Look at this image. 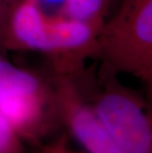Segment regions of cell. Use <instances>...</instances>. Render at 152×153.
Instances as JSON below:
<instances>
[{
  "label": "cell",
  "mask_w": 152,
  "mask_h": 153,
  "mask_svg": "<svg viewBox=\"0 0 152 153\" xmlns=\"http://www.w3.org/2000/svg\"><path fill=\"white\" fill-rule=\"evenodd\" d=\"M98 38V55L116 74L152 82V0H119Z\"/></svg>",
  "instance_id": "1"
},
{
  "label": "cell",
  "mask_w": 152,
  "mask_h": 153,
  "mask_svg": "<svg viewBox=\"0 0 152 153\" xmlns=\"http://www.w3.org/2000/svg\"><path fill=\"white\" fill-rule=\"evenodd\" d=\"M105 67L103 85L90 107L125 153H152V114L134 91Z\"/></svg>",
  "instance_id": "2"
},
{
  "label": "cell",
  "mask_w": 152,
  "mask_h": 153,
  "mask_svg": "<svg viewBox=\"0 0 152 153\" xmlns=\"http://www.w3.org/2000/svg\"><path fill=\"white\" fill-rule=\"evenodd\" d=\"M44 98L38 77L0 59V114L16 131L38 125L44 113Z\"/></svg>",
  "instance_id": "3"
},
{
  "label": "cell",
  "mask_w": 152,
  "mask_h": 153,
  "mask_svg": "<svg viewBox=\"0 0 152 153\" xmlns=\"http://www.w3.org/2000/svg\"><path fill=\"white\" fill-rule=\"evenodd\" d=\"M57 101L71 132L89 153H125L82 99L70 76L59 75Z\"/></svg>",
  "instance_id": "4"
},
{
  "label": "cell",
  "mask_w": 152,
  "mask_h": 153,
  "mask_svg": "<svg viewBox=\"0 0 152 153\" xmlns=\"http://www.w3.org/2000/svg\"><path fill=\"white\" fill-rule=\"evenodd\" d=\"M47 22L33 0H18L9 16L2 44L14 50L44 51Z\"/></svg>",
  "instance_id": "5"
},
{
  "label": "cell",
  "mask_w": 152,
  "mask_h": 153,
  "mask_svg": "<svg viewBox=\"0 0 152 153\" xmlns=\"http://www.w3.org/2000/svg\"><path fill=\"white\" fill-rule=\"evenodd\" d=\"M109 15L108 0H67L63 14L101 29Z\"/></svg>",
  "instance_id": "6"
},
{
  "label": "cell",
  "mask_w": 152,
  "mask_h": 153,
  "mask_svg": "<svg viewBox=\"0 0 152 153\" xmlns=\"http://www.w3.org/2000/svg\"><path fill=\"white\" fill-rule=\"evenodd\" d=\"M15 131L10 122L0 114V153H12L15 150Z\"/></svg>",
  "instance_id": "7"
},
{
  "label": "cell",
  "mask_w": 152,
  "mask_h": 153,
  "mask_svg": "<svg viewBox=\"0 0 152 153\" xmlns=\"http://www.w3.org/2000/svg\"><path fill=\"white\" fill-rule=\"evenodd\" d=\"M47 17L63 16L67 0H33Z\"/></svg>",
  "instance_id": "8"
},
{
  "label": "cell",
  "mask_w": 152,
  "mask_h": 153,
  "mask_svg": "<svg viewBox=\"0 0 152 153\" xmlns=\"http://www.w3.org/2000/svg\"><path fill=\"white\" fill-rule=\"evenodd\" d=\"M13 9V8H12ZM12 9H9L5 6L0 4V43H3L7 24L9 20V16L12 11Z\"/></svg>",
  "instance_id": "9"
},
{
  "label": "cell",
  "mask_w": 152,
  "mask_h": 153,
  "mask_svg": "<svg viewBox=\"0 0 152 153\" xmlns=\"http://www.w3.org/2000/svg\"><path fill=\"white\" fill-rule=\"evenodd\" d=\"M147 87V96H148V106H149V109H150V112L152 114V82L147 84L146 85Z\"/></svg>",
  "instance_id": "10"
},
{
  "label": "cell",
  "mask_w": 152,
  "mask_h": 153,
  "mask_svg": "<svg viewBox=\"0 0 152 153\" xmlns=\"http://www.w3.org/2000/svg\"><path fill=\"white\" fill-rule=\"evenodd\" d=\"M17 1L18 0H0V4L9 9H12L14 7V5L17 3Z\"/></svg>",
  "instance_id": "11"
},
{
  "label": "cell",
  "mask_w": 152,
  "mask_h": 153,
  "mask_svg": "<svg viewBox=\"0 0 152 153\" xmlns=\"http://www.w3.org/2000/svg\"><path fill=\"white\" fill-rule=\"evenodd\" d=\"M119 0H108V3H109V7H110V12L112 11V9L114 8V6L117 4Z\"/></svg>",
  "instance_id": "12"
},
{
  "label": "cell",
  "mask_w": 152,
  "mask_h": 153,
  "mask_svg": "<svg viewBox=\"0 0 152 153\" xmlns=\"http://www.w3.org/2000/svg\"><path fill=\"white\" fill-rule=\"evenodd\" d=\"M57 153H70V152H65L64 150H60L59 152H57Z\"/></svg>",
  "instance_id": "13"
}]
</instances>
